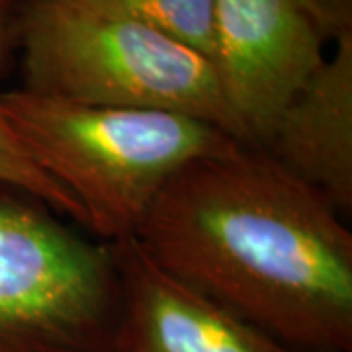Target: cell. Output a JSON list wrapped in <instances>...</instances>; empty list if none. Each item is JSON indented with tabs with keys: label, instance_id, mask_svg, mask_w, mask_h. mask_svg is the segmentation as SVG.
I'll list each match as a JSON object with an SVG mask.
<instances>
[{
	"label": "cell",
	"instance_id": "obj_1",
	"mask_svg": "<svg viewBox=\"0 0 352 352\" xmlns=\"http://www.w3.org/2000/svg\"><path fill=\"white\" fill-rule=\"evenodd\" d=\"M168 274L300 352L352 351V233L268 153L180 168L133 235Z\"/></svg>",
	"mask_w": 352,
	"mask_h": 352
},
{
	"label": "cell",
	"instance_id": "obj_2",
	"mask_svg": "<svg viewBox=\"0 0 352 352\" xmlns=\"http://www.w3.org/2000/svg\"><path fill=\"white\" fill-rule=\"evenodd\" d=\"M28 157L67 190L102 243L135 235L159 192L186 164L239 143L184 113L88 106L32 90L2 92Z\"/></svg>",
	"mask_w": 352,
	"mask_h": 352
},
{
	"label": "cell",
	"instance_id": "obj_3",
	"mask_svg": "<svg viewBox=\"0 0 352 352\" xmlns=\"http://www.w3.org/2000/svg\"><path fill=\"white\" fill-rule=\"evenodd\" d=\"M14 30L25 90L88 106L184 113L237 141L214 63L178 39L69 0H30Z\"/></svg>",
	"mask_w": 352,
	"mask_h": 352
},
{
	"label": "cell",
	"instance_id": "obj_4",
	"mask_svg": "<svg viewBox=\"0 0 352 352\" xmlns=\"http://www.w3.org/2000/svg\"><path fill=\"white\" fill-rule=\"evenodd\" d=\"M118 317L112 247L0 184V352H113Z\"/></svg>",
	"mask_w": 352,
	"mask_h": 352
},
{
	"label": "cell",
	"instance_id": "obj_5",
	"mask_svg": "<svg viewBox=\"0 0 352 352\" xmlns=\"http://www.w3.org/2000/svg\"><path fill=\"white\" fill-rule=\"evenodd\" d=\"M298 0H214L215 75L241 145L264 149L280 113L325 63Z\"/></svg>",
	"mask_w": 352,
	"mask_h": 352
},
{
	"label": "cell",
	"instance_id": "obj_6",
	"mask_svg": "<svg viewBox=\"0 0 352 352\" xmlns=\"http://www.w3.org/2000/svg\"><path fill=\"white\" fill-rule=\"evenodd\" d=\"M110 247L120 278L113 352H300L168 274L135 237Z\"/></svg>",
	"mask_w": 352,
	"mask_h": 352
},
{
	"label": "cell",
	"instance_id": "obj_7",
	"mask_svg": "<svg viewBox=\"0 0 352 352\" xmlns=\"http://www.w3.org/2000/svg\"><path fill=\"white\" fill-rule=\"evenodd\" d=\"M280 113L264 149L317 190L342 217L352 212V34Z\"/></svg>",
	"mask_w": 352,
	"mask_h": 352
},
{
	"label": "cell",
	"instance_id": "obj_8",
	"mask_svg": "<svg viewBox=\"0 0 352 352\" xmlns=\"http://www.w3.org/2000/svg\"><path fill=\"white\" fill-rule=\"evenodd\" d=\"M14 0H0V73L6 61V53L12 43L14 30ZM0 184H8L43 201L47 208L59 215L71 217L75 223L88 229L87 214L78 206V201L63 190L55 180L43 175L36 163L28 157L24 147L12 131L2 108L0 92Z\"/></svg>",
	"mask_w": 352,
	"mask_h": 352
},
{
	"label": "cell",
	"instance_id": "obj_9",
	"mask_svg": "<svg viewBox=\"0 0 352 352\" xmlns=\"http://www.w3.org/2000/svg\"><path fill=\"white\" fill-rule=\"evenodd\" d=\"M87 10L126 18L178 39L212 61L214 0H69Z\"/></svg>",
	"mask_w": 352,
	"mask_h": 352
},
{
	"label": "cell",
	"instance_id": "obj_10",
	"mask_svg": "<svg viewBox=\"0 0 352 352\" xmlns=\"http://www.w3.org/2000/svg\"><path fill=\"white\" fill-rule=\"evenodd\" d=\"M298 4L325 41L352 34V0H298Z\"/></svg>",
	"mask_w": 352,
	"mask_h": 352
}]
</instances>
